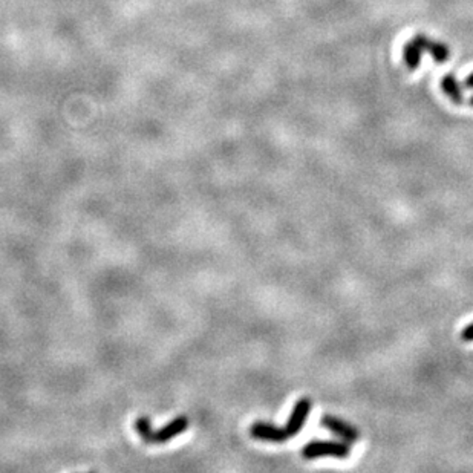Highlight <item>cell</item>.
<instances>
[{
	"instance_id": "cell-1",
	"label": "cell",
	"mask_w": 473,
	"mask_h": 473,
	"mask_svg": "<svg viewBox=\"0 0 473 473\" xmlns=\"http://www.w3.org/2000/svg\"><path fill=\"white\" fill-rule=\"evenodd\" d=\"M423 51H427L437 63H446L450 57V49L446 43L432 40L424 34H417L406 43L403 49V60L411 71H416L420 66Z\"/></svg>"
},
{
	"instance_id": "cell-7",
	"label": "cell",
	"mask_w": 473,
	"mask_h": 473,
	"mask_svg": "<svg viewBox=\"0 0 473 473\" xmlns=\"http://www.w3.org/2000/svg\"><path fill=\"white\" fill-rule=\"evenodd\" d=\"M442 89H443V92L449 97V100L452 103H455V105H458V106L463 105L464 95H463L461 86H459V83H458L455 75L447 74L442 80Z\"/></svg>"
},
{
	"instance_id": "cell-9",
	"label": "cell",
	"mask_w": 473,
	"mask_h": 473,
	"mask_svg": "<svg viewBox=\"0 0 473 473\" xmlns=\"http://www.w3.org/2000/svg\"><path fill=\"white\" fill-rule=\"evenodd\" d=\"M464 86H465V88H473V73L468 77V79H465Z\"/></svg>"
},
{
	"instance_id": "cell-2",
	"label": "cell",
	"mask_w": 473,
	"mask_h": 473,
	"mask_svg": "<svg viewBox=\"0 0 473 473\" xmlns=\"http://www.w3.org/2000/svg\"><path fill=\"white\" fill-rule=\"evenodd\" d=\"M135 429H137L138 435L144 443L163 444V443L170 442V439L181 435V433H184L187 429H189V418L178 417L172 421H168V423L164 427H161L159 431H152L151 420H149L147 417H141L137 420V423H135Z\"/></svg>"
},
{
	"instance_id": "cell-6",
	"label": "cell",
	"mask_w": 473,
	"mask_h": 473,
	"mask_svg": "<svg viewBox=\"0 0 473 473\" xmlns=\"http://www.w3.org/2000/svg\"><path fill=\"white\" fill-rule=\"evenodd\" d=\"M322 426L325 427V429L331 431L334 435L345 439V442H349V443L359 442V431L355 429L354 426H351L340 418L333 417V416H325L322 418Z\"/></svg>"
},
{
	"instance_id": "cell-10",
	"label": "cell",
	"mask_w": 473,
	"mask_h": 473,
	"mask_svg": "<svg viewBox=\"0 0 473 473\" xmlns=\"http://www.w3.org/2000/svg\"><path fill=\"white\" fill-rule=\"evenodd\" d=\"M469 105H470V107H473V97H472V99H470V101H469Z\"/></svg>"
},
{
	"instance_id": "cell-4",
	"label": "cell",
	"mask_w": 473,
	"mask_h": 473,
	"mask_svg": "<svg viewBox=\"0 0 473 473\" xmlns=\"http://www.w3.org/2000/svg\"><path fill=\"white\" fill-rule=\"evenodd\" d=\"M250 433L253 438L268 443H283L290 439V435L285 427H277L271 423H265V421H256V423H253L250 427Z\"/></svg>"
},
{
	"instance_id": "cell-3",
	"label": "cell",
	"mask_w": 473,
	"mask_h": 473,
	"mask_svg": "<svg viewBox=\"0 0 473 473\" xmlns=\"http://www.w3.org/2000/svg\"><path fill=\"white\" fill-rule=\"evenodd\" d=\"M351 455L349 446L343 442H311L303 446L302 457L305 459H316L323 457L348 458Z\"/></svg>"
},
{
	"instance_id": "cell-8",
	"label": "cell",
	"mask_w": 473,
	"mask_h": 473,
	"mask_svg": "<svg viewBox=\"0 0 473 473\" xmlns=\"http://www.w3.org/2000/svg\"><path fill=\"white\" fill-rule=\"evenodd\" d=\"M461 339L464 342H473V322L469 323V325L463 329Z\"/></svg>"
},
{
	"instance_id": "cell-5",
	"label": "cell",
	"mask_w": 473,
	"mask_h": 473,
	"mask_svg": "<svg viewBox=\"0 0 473 473\" xmlns=\"http://www.w3.org/2000/svg\"><path fill=\"white\" fill-rule=\"evenodd\" d=\"M309 412H311V400L307 397L297 400L293 411H291L290 413L287 424H285V429H287L290 438L296 437L297 433L303 429V426H305L307 420L309 417Z\"/></svg>"
}]
</instances>
